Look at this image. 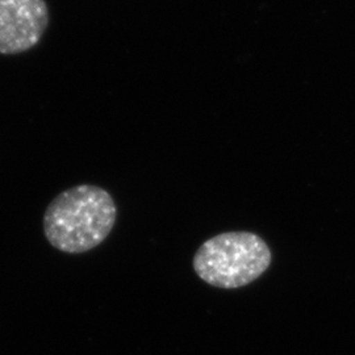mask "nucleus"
<instances>
[{
	"label": "nucleus",
	"mask_w": 355,
	"mask_h": 355,
	"mask_svg": "<svg viewBox=\"0 0 355 355\" xmlns=\"http://www.w3.org/2000/svg\"><path fill=\"white\" fill-rule=\"evenodd\" d=\"M270 263V248L250 232H228L215 236L204 242L192 261L200 279L223 290H234L253 283Z\"/></svg>",
	"instance_id": "nucleus-2"
},
{
	"label": "nucleus",
	"mask_w": 355,
	"mask_h": 355,
	"mask_svg": "<svg viewBox=\"0 0 355 355\" xmlns=\"http://www.w3.org/2000/svg\"><path fill=\"white\" fill-rule=\"evenodd\" d=\"M117 208L110 192L80 184L61 192L44 215V233L60 252L82 254L99 246L112 232Z\"/></svg>",
	"instance_id": "nucleus-1"
},
{
	"label": "nucleus",
	"mask_w": 355,
	"mask_h": 355,
	"mask_svg": "<svg viewBox=\"0 0 355 355\" xmlns=\"http://www.w3.org/2000/svg\"><path fill=\"white\" fill-rule=\"evenodd\" d=\"M49 24L45 0H0V54H20L40 42Z\"/></svg>",
	"instance_id": "nucleus-3"
}]
</instances>
